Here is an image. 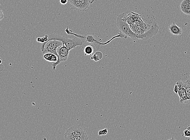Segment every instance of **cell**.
I'll list each match as a JSON object with an SVG mask.
<instances>
[{"mask_svg":"<svg viewBox=\"0 0 190 140\" xmlns=\"http://www.w3.org/2000/svg\"><path fill=\"white\" fill-rule=\"evenodd\" d=\"M176 85H177L178 88H179L178 94L179 95V97H180V101L182 100L184 98H185L186 95V91H185V89L184 88L183 86L182 81H179L177 82H176Z\"/></svg>","mask_w":190,"mask_h":140,"instance_id":"12","label":"cell"},{"mask_svg":"<svg viewBox=\"0 0 190 140\" xmlns=\"http://www.w3.org/2000/svg\"><path fill=\"white\" fill-rule=\"evenodd\" d=\"M108 130L107 129H105L103 130H100L98 132V135L99 136H102V135H106L108 133Z\"/></svg>","mask_w":190,"mask_h":140,"instance_id":"18","label":"cell"},{"mask_svg":"<svg viewBox=\"0 0 190 140\" xmlns=\"http://www.w3.org/2000/svg\"><path fill=\"white\" fill-rule=\"evenodd\" d=\"M169 30L170 33L174 35L179 36L181 35L182 34V29L177 26L175 22H174L169 27Z\"/></svg>","mask_w":190,"mask_h":140,"instance_id":"10","label":"cell"},{"mask_svg":"<svg viewBox=\"0 0 190 140\" xmlns=\"http://www.w3.org/2000/svg\"><path fill=\"white\" fill-rule=\"evenodd\" d=\"M63 43L61 41L57 40H53L49 41L45 45L44 49L42 52L43 54L47 53H53L58 57L57 49L58 47L63 45Z\"/></svg>","mask_w":190,"mask_h":140,"instance_id":"7","label":"cell"},{"mask_svg":"<svg viewBox=\"0 0 190 140\" xmlns=\"http://www.w3.org/2000/svg\"><path fill=\"white\" fill-rule=\"evenodd\" d=\"M68 2V0H60V4L63 5L67 4Z\"/></svg>","mask_w":190,"mask_h":140,"instance_id":"21","label":"cell"},{"mask_svg":"<svg viewBox=\"0 0 190 140\" xmlns=\"http://www.w3.org/2000/svg\"><path fill=\"white\" fill-rule=\"evenodd\" d=\"M71 9L80 11H86L89 8L90 5L94 0H68Z\"/></svg>","mask_w":190,"mask_h":140,"instance_id":"5","label":"cell"},{"mask_svg":"<svg viewBox=\"0 0 190 140\" xmlns=\"http://www.w3.org/2000/svg\"><path fill=\"white\" fill-rule=\"evenodd\" d=\"M103 58V54L101 51H97L91 57V59L95 61H98Z\"/></svg>","mask_w":190,"mask_h":140,"instance_id":"15","label":"cell"},{"mask_svg":"<svg viewBox=\"0 0 190 140\" xmlns=\"http://www.w3.org/2000/svg\"><path fill=\"white\" fill-rule=\"evenodd\" d=\"M93 46H94L92 45H89L85 46L84 50L85 56H92L93 54L94 51Z\"/></svg>","mask_w":190,"mask_h":140,"instance_id":"14","label":"cell"},{"mask_svg":"<svg viewBox=\"0 0 190 140\" xmlns=\"http://www.w3.org/2000/svg\"><path fill=\"white\" fill-rule=\"evenodd\" d=\"M65 138L66 140H85L89 139L87 134L79 126H74L69 128L65 133Z\"/></svg>","mask_w":190,"mask_h":140,"instance_id":"4","label":"cell"},{"mask_svg":"<svg viewBox=\"0 0 190 140\" xmlns=\"http://www.w3.org/2000/svg\"><path fill=\"white\" fill-rule=\"evenodd\" d=\"M65 31L69 35L75 36L79 38L84 43L88 42V43L91 44L92 45L97 47V49H98L101 45H106L111 41V40H110L106 43H101V39H100L98 36L93 33H88L84 36L79 35V34L73 33L72 30L69 29L68 27H67L65 29Z\"/></svg>","mask_w":190,"mask_h":140,"instance_id":"2","label":"cell"},{"mask_svg":"<svg viewBox=\"0 0 190 140\" xmlns=\"http://www.w3.org/2000/svg\"><path fill=\"white\" fill-rule=\"evenodd\" d=\"M183 86L186 91V94H190V84L187 81H182Z\"/></svg>","mask_w":190,"mask_h":140,"instance_id":"16","label":"cell"},{"mask_svg":"<svg viewBox=\"0 0 190 140\" xmlns=\"http://www.w3.org/2000/svg\"><path fill=\"white\" fill-rule=\"evenodd\" d=\"M152 26L151 25L146 24V23H144L143 24L137 26L132 28L131 29L136 34H142L145 33L148 30L150 29L151 27H152Z\"/></svg>","mask_w":190,"mask_h":140,"instance_id":"9","label":"cell"},{"mask_svg":"<svg viewBox=\"0 0 190 140\" xmlns=\"http://www.w3.org/2000/svg\"><path fill=\"white\" fill-rule=\"evenodd\" d=\"M184 135H185L186 137H190V131L188 130L187 129L185 130V131H184Z\"/></svg>","mask_w":190,"mask_h":140,"instance_id":"20","label":"cell"},{"mask_svg":"<svg viewBox=\"0 0 190 140\" xmlns=\"http://www.w3.org/2000/svg\"><path fill=\"white\" fill-rule=\"evenodd\" d=\"M116 24L121 33L126 36L129 37L134 41L139 40L137 34L132 30L130 25L124 18V13L120 14L118 16Z\"/></svg>","mask_w":190,"mask_h":140,"instance_id":"3","label":"cell"},{"mask_svg":"<svg viewBox=\"0 0 190 140\" xmlns=\"http://www.w3.org/2000/svg\"><path fill=\"white\" fill-rule=\"evenodd\" d=\"M187 129L188 130H189V131H190V126H188V127L187 128V129Z\"/></svg>","mask_w":190,"mask_h":140,"instance_id":"24","label":"cell"},{"mask_svg":"<svg viewBox=\"0 0 190 140\" xmlns=\"http://www.w3.org/2000/svg\"><path fill=\"white\" fill-rule=\"evenodd\" d=\"M57 52L58 54V61L56 62H54L52 64L54 71L55 70L56 66L59 65L60 63L63 62V61H66L67 60L69 51L65 45H63L58 47L57 49Z\"/></svg>","mask_w":190,"mask_h":140,"instance_id":"6","label":"cell"},{"mask_svg":"<svg viewBox=\"0 0 190 140\" xmlns=\"http://www.w3.org/2000/svg\"><path fill=\"white\" fill-rule=\"evenodd\" d=\"M43 58L50 62H56L58 60V57L53 53H47L43 54Z\"/></svg>","mask_w":190,"mask_h":140,"instance_id":"13","label":"cell"},{"mask_svg":"<svg viewBox=\"0 0 190 140\" xmlns=\"http://www.w3.org/2000/svg\"><path fill=\"white\" fill-rule=\"evenodd\" d=\"M53 40L61 41L63 43V45H65L69 51L75 48L77 46L82 45L84 43L80 39L76 36L72 39L66 36H62L56 34H51L49 35L48 41L42 44L41 47V51H43L45 44L49 41Z\"/></svg>","mask_w":190,"mask_h":140,"instance_id":"1","label":"cell"},{"mask_svg":"<svg viewBox=\"0 0 190 140\" xmlns=\"http://www.w3.org/2000/svg\"><path fill=\"white\" fill-rule=\"evenodd\" d=\"M178 91H179V88H178V86L177 85H176L175 86H174V91L176 94H178Z\"/></svg>","mask_w":190,"mask_h":140,"instance_id":"23","label":"cell"},{"mask_svg":"<svg viewBox=\"0 0 190 140\" xmlns=\"http://www.w3.org/2000/svg\"><path fill=\"white\" fill-rule=\"evenodd\" d=\"M187 81L190 84V79H187Z\"/></svg>","mask_w":190,"mask_h":140,"instance_id":"25","label":"cell"},{"mask_svg":"<svg viewBox=\"0 0 190 140\" xmlns=\"http://www.w3.org/2000/svg\"><path fill=\"white\" fill-rule=\"evenodd\" d=\"M180 9L184 14L190 15V0H183L180 5Z\"/></svg>","mask_w":190,"mask_h":140,"instance_id":"11","label":"cell"},{"mask_svg":"<svg viewBox=\"0 0 190 140\" xmlns=\"http://www.w3.org/2000/svg\"><path fill=\"white\" fill-rule=\"evenodd\" d=\"M159 27L156 22L152 25L149 30L142 34H137L139 39L143 40H147L156 35L159 31Z\"/></svg>","mask_w":190,"mask_h":140,"instance_id":"8","label":"cell"},{"mask_svg":"<svg viewBox=\"0 0 190 140\" xmlns=\"http://www.w3.org/2000/svg\"><path fill=\"white\" fill-rule=\"evenodd\" d=\"M36 41L38 42H41V43H44L45 42V39L44 38L38 37L36 39Z\"/></svg>","mask_w":190,"mask_h":140,"instance_id":"19","label":"cell"},{"mask_svg":"<svg viewBox=\"0 0 190 140\" xmlns=\"http://www.w3.org/2000/svg\"><path fill=\"white\" fill-rule=\"evenodd\" d=\"M4 17V14H3V11H2V9H1V10H0V20H2Z\"/></svg>","mask_w":190,"mask_h":140,"instance_id":"22","label":"cell"},{"mask_svg":"<svg viewBox=\"0 0 190 140\" xmlns=\"http://www.w3.org/2000/svg\"><path fill=\"white\" fill-rule=\"evenodd\" d=\"M181 104H188L190 103V94H186V97L182 100L180 101Z\"/></svg>","mask_w":190,"mask_h":140,"instance_id":"17","label":"cell"}]
</instances>
